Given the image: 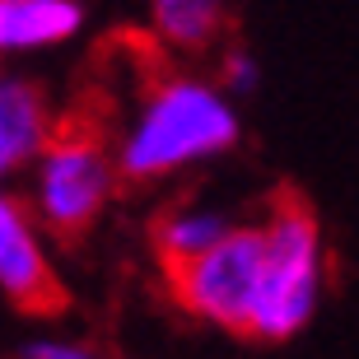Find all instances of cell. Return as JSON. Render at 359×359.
I'll list each match as a JSON object with an SVG mask.
<instances>
[{
  "label": "cell",
  "mask_w": 359,
  "mask_h": 359,
  "mask_svg": "<svg viewBox=\"0 0 359 359\" xmlns=\"http://www.w3.org/2000/svg\"><path fill=\"white\" fill-rule=\"evenodd\" d=\"M33 182H28V215L38 229H52L61 238H75L103 215L117 168L103 140L80 131H56L38 159L28 163Z\"/></svg>",
  "instance_id": "3"
},
{
  "label": "cell",
  "mask_w": 359,
  "mask_h": 359,
  "mask_svg": "<svg viewBox=\"0 0 359 359\" xmlns=\"http://www.w3.org/2000/svg\"><path fill=\"white\" fill-rule=\"evenodd\" d=\"M257 266H262V229L233 224L205 257L168 271V285H173L177 304L191 318L224 327V332H243L248 304H252V285H257Z\"/></svg>",
  "instance_id": "4"
},
{
  "label": "cell",
  "mask_w": 359,
  "mask_h": 359,
  "mask_svg": "<svg viewBox=\"0 0 359 359\" xmlns=\"http://www.w3.org/2000/svg\"><path fill=\"white\" fill-rule=\"evenodd\" d=\"M238 135H243L238 103H229L210 80L163 75L140 98L131 126H126L117 154H112V168L131 182L168 177L229 154L238 145Z\"/></svg>",
  "instance_id": "1"
},
{
  "label": "cell",
  "mask_w": 359,
  "mask_h": 359,
  "mask_svg": "<svg viewBox=\"0 0 359 359\" xmlns=\"http://www.w3.org/2000/svg\"><path fill=\"white\" fill-rule=\"evenodd\" d=\"M5 177H10V173H5V168H0V187H5Z\"/></svg>",
  "instance_id": "12"
},
{
  "label": "cell",
  "mask_w": 359,
  "mask_h": 359,
  "mask_svg": "<svg viewBox=\"0 0 359 359\" xmlns=\"http://www.w3.org/2000/svg\"><path fill=\"white\" fill-rule=\"evenodd\" d=\"M52 135L56 117L42 84H33L19 70H0V168L14 177L47 149Z\"/></svg>",
  "instance_id": "6"
},
{
  "label": "cell",
  "mask_w": 359,
  "mask_h": 359,
  "mask_svg": "<svg viewBox=\"0 0 359 359\" xmlns=\"http://www.w3.org/2000/svg\"><path fill=\"white\" fill-rule=\"evenodd\" d=\"M84 19L89 10L80 0H0V61L80 38Z\"/></svg>",
  "instance_id": "7"
},
{
  "label": "cell",
  "mask_w": 359,
  "mask_h": 359,
  "mask_svg": "<svg viewBox=\"0 0 359 359\" xmlns=\"http://www.w3.org/2000/svg\"><path fill=\"white\" fill-rule=\"evenodd\" d=\"M0 294H10L19 308H52L56 304V271L33 224L28 205L0 187Z\"/></svg>",
  "instance_id": "5"
},
{
  "label": "cell",
  "mask_w": 359,
  "mask_h": 359,
  "mask_svg": "<svg viewBox=\"0 0 359 359\" xmlns=\"http://www.w3.org/2000/svg\"><path fill=\"white\" fill-rule=\"evenodd\" d=\"M215 89L224 93L229 103H238V98H248V93L262 89V66H257L248 52H229L224 56V70H219V84Z\"/></svg>",
  "instance_id": "10"
},
{
  "label": "cell",
  "mask_w": 359,
  "mask_h": 359,
  "mask_svg": "<svg viewBox=\"0 0 359 359\" xmlns=\"http://www.w3.org/2000/svg\"><path fill=\"white\" fill-rule=\"evenodd\" d=\"M229 10L215 0H154L149 5V33L173 52H205L224 33Z\"/></svg>",
  "instance_id": "9"
},
{
  "label": "cell",
  "mask_w": 359,
  "mask_h": 359,
  "mask_svg": "<svg viewBox=\"0 0 359 359\" xmlns=\"http://www.w3.org/2000/svg\"><path fill=\"white\" fill-rule=\"evenodd\" d=\"M257 229H262V266L243 332L257 341H290L313 322L322 304V280H327L322 229L299 201L276 205L271 219H262Z\"/></svg>",
  "instance_id": "2"
},
{
  "label": "cell",
  "mask_w": 359,
  "mask_h": 359,
  "mask_svg": "<svg viewBox=\"0 0 359 359\" xmlns=\"http://www.w3.org/2000/svg\"><path fill=\"white\" fill-rule=\"evenodd\" d=\"M24 359H98L89 346L80 341H61V336H38L24 346Z\"/></svg>",
  "instance_id": "11"
},
{
  "label": "cell",
  "mask_w": 359,
  "mask_h": 359,
  "mask_svg": "<svg viewBox=\"0 0 359 359\" xmlns=\"http://www.w3.org/2000/svg\"><path fill=\"white\" fill-rule=\"evenodd\" d=\"M229 229H233V219L224 210H215V205H177V210H168L159 219V229H154V248H159L163 271L205 257Z\"/></svg>",
  "instance_id": "8"
}]
</instances>
